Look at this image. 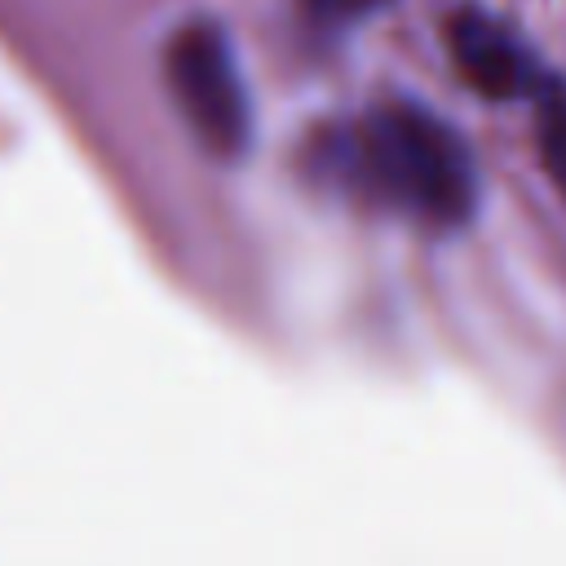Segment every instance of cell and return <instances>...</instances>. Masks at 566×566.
Masks as SVG:
<instances>
[{
    "mask_svg": "<svg viewBox=\"0 0 566 566\" xmlns=\"http://www.w3.org/2000/svg\"><path fill=\"white\" fill-rule=\"evenodd\" d=\"M354 172L394 208L460 226L478 203V168L464 137L420 102H385L349 133Z\"/></svg>",
    "mask_w": 566,
    "mask_h": 566,
    "instance_id": "cell-1",
    "label": "cell"
},
{
    "mask_svg": "<svg viewBox=\"0 0 566 566\" xmlns=\"http://www.w3.org/2000/svg\"><path fill=\"white\" fill-rule=\"evenodd\" d=\"M164 71L190 133L217 155H239L252 133V102L226 31L217 22H186L168 40Z\"/></svg>",
    "mask_w": 566,
    "mask_h": 566,
    "instance_id": "cell-2",
    "label": "cell"
},
{
    "mask_svg": "<svg viewBox=\"0 0 566 566\" xmlns=\"http://www.w3.org/2000/svg\"><path fill=\"white\" fill-rule=\"evenodd\" d=\"M447 40L464 80L486 97H535V88L548 80L526 53V44L482 9L455 13Z\"/></svg>",
    "mask_w": 566,
    "mask_h": 566,
    "instance_id": "cell-3",
    "label": "cell"
},
{
    "mask_svg": "<svg viewBox=\"0 0 566 566\" xmlns=\"http://www.w3.org/2000/svg\"><path fill=\"white\" fill-rule=\"evenodd\" d=\"M535 119H539V150H544V168L553 172V181L566 195V88L544 80L535 88Z\"/></svg>",
    "mask_w": 566,
    "mask_h": 566,
    "instance_id": "cell-4",
    "label": "cell"
},
{
    "mask_svg": "<svg viewBox=\"0 0 566 566\" xmlns=\"http://www.w3.org/2000/svg\"><path fill=\"white\" fill-rule=\"evenodd\" d=\"M380 4H389V0H305V9H310L318 22H332V27H340V22H358V18L376 13Z\"/></svg>",
    "mask_w": 566,
    "mask_h": 566,
    "instance_id": "cell-5",
    "label": "cell"
}]
</instances>
